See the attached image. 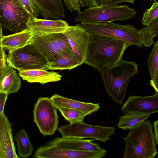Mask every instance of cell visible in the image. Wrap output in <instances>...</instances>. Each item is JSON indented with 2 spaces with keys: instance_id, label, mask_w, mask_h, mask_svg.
<instances>
[{
  "instance_id": "obj_12",
  "label": "cell",
  "mask_w": 158,
  "mask_h": 158,
  "mask_svg": "<svg viewBox=\"0 0 158 158\" xmlns=\"http://www.w3.org/2000/svg\"><path fill=\"white\" fill-rule=\"evenodd\" d=\"M63 33L81 65L86 59L90 35L80 24L69 25Z\"/></svg>"
},
{
  "instance_id": "obj_11",
  "label": "cell",
  "mask_w": 158,
  "mask_h": 158,
  "mask_svg": "<svg viewBox=\"0 0 158 158\" xmlns=\"http://www.w3.org/2000/svg\"><path fill=\"white\" fill-rule=\"evenodd\" d=\"M106 150L94 151H79L64 147L45 144L38 148L34 158H101L106 153Z\"/></svg>"
},
{
  "instance_id": "obj_33",
  "label": "cell",
  "mask_w": 158,
  "mask_h": 158,
  "mask_svg": "<svg viewBox=\"0 0 158 158\" xmlns=\"http://www.w3.org/2000/svg\"><path fill=\"white\" fill-rule=\"evenodd\" d=\"M8 95L6 93L0 91V114L4 112L5 103Z\"/></svg>"
},
{
  "instance_id": "obj_16",
  "label": "cell",
  "mask_w": 158,
  "mask_h": 158,
  "mask_svg": "<svg viewBox=\"0 0 158 158\" xmlns=\"http://www.w3.org/2000/svg\"><path fill=\"white\" fill-rule=\"evenodd\" d=\"M94 139H85L75 137H57L46 144L79 151H94L101 150L99 145L92 142Z\"/></svg>"
},
{
  "instance_id": "obj_26",
  "label": "cell",
  "mask_w": 158,
  "mask_h": 158,
  "mask_svg": "<svg viewBox=\"0 0 158 158\" xmlns=\"http://www.w3.org/2000/svg\"><path fill=\"white\" fill-rule=\"evenodd\" d=\"M15 139L19 156L23 158L30 156L32 154L33 147L26 131L23 129L18 131L15 135Z\"/></svg>"
},
{
  "instance_id": "obj_34",
  "label": "cell",
  "mask_w": 158,
  "mask_h": 158,
  "mask_svg": "<svg viewBox=\"0 0 158 158\" xmlns=\"http://www.w3.org/2000/svg\"><path fill=\"white\" fill-rule=\"evenodd\" d=\"M153 126L154 128V136L155 139V144L156 146L158 144V120L154 122Z\"/></svg>"
},
{
  "instance_id": "obj_3",
  "label": "cell",
  "mask_w": 158,
  "mask_h": 158,
  "mask_svg": "<svg viewBox=\"0 0 158 158\" xmlns=\"http://www.w3.org/2000/svg\"><path fill=\"white\" fill-rule=\"evenodd\" d=\"M123 138L126 144L123 158H154L158 153L149 120L130 129Z\"/></svg>"
},
{
  "instance_id": "obj_36",
  "label": "cell",
  "mask_w": 158,
  "mask_h": 158,
  "mask_svg": "<svg viewBox=\"0 0 158 158\" xmlns=\"http://www.w3.org/2000/svg\"><path fill=\"white\" fill-rule=\"evenodd\" d=\"M105 0H91L92 6L98 7L103 5Z\"/></svg>"
},
{
  "instance_id": "obj_9",
  "label": "cell",
  "mask_w": 158,
  "mask_h": 158,
  "mask_svg": "<svg viewBox=\"0 0 158 158\" xmlns=\"http://www.w3.org/2000/svg\"><path fill=\"white\" fill-rule=\"evenodd\" d=\"M57 130L62 137L81 138H92L106 142L114 133V127L95 126L81 122H77L58 127Z\"/></svg>"
},
{
  "instance_id": "obj_13",
  "label": "cell",
  "mask_w": 158,
  "mask_h": 158,
  "mask_svg": "<svg viewBox=\"0 0 158 158\" xmlns=\"http://www.w3.org/2000/svg\"><path fill=\"white\" fill-rule=\"evenodd\" d=\"M124 114L141 113L151 114L158 112V92L150 96L130 95L121 108Z\"/></svg>"
},
{
  "instance_id": "obj_17",
  "label": "cell",
  "mask_w": 158,
  "mask_h": 158,
  "mask_svg": "<svg viewBox=\"0 0 158 158\" xmlns=\"http://www.w3.org/2000/svg\"><path fill=\"white\" fill-rule=\"evenodd\" d=\"M50 98L57 108L64 107L74 109L81 112L85 116L97 111L100 107L98 103L81 102L56 94L53 95Z\"/></svg>"
},
{
  "instance_id": "obj_28",
  "label": "cell",
  "mask_w": 158,
  "mask_h": 158,
  "mask_svg": "<svg viewBox=\"0 0 158 158\" xmlns=\"http://www.w3.org/2000/svg\"><path fill=\"white\" fill-rule=\"evenodd\" d=\"M158 17V2L155 1L152 6L147 9L143 14L141 21L142 24L147 25L154 19Z\"/></svg>"
},
{
  "instance_id": "obj_30",
  "label": "cell",
  "mask_w": 158,
  "mask_h": 158,
  "mask_svg": "<svg viewBox=\"0 0 158 158\" xmlns=\"http://www.w3.org/2000/svg\"><path fill=\"white\" fill-rule=\"evenodd\" d=\"M67 10L70 12L76 11L78 13L81 12V6L78 0H63Z\"/></svg>"
},
{
  "instance_id": "obj_1",
  "label": "cell",
  "mask_w": 158,
  "mask_h": 158,
  "mask_svg": "<svg viewBox=\"0 0 158 158\" xmlns=\"http://www.w3.org/2000/svg\"><path fill=\"white\" fill-rule=\"evenodd\" d=\"M130 46L114 38L90 35L84 64L98 71L112 66L122 59L125 51Z\"/></svg>"
},
{
  "instance_id": "obj_32",
  "label": "cell",
  "mask_w": 158,
  "mask_h": 158,
  "mask_svg": "<svg viewBox=\"0 0 158 158\" xmlns=\"http://www.w3.org/2000/svg\"><path fill=\"white\" fill-rule=\"evenodd\" d=\"M135 0H105L103 5L105 6H116L120 3L128 2L133 4Z\"/></svg>"
},
{
  "instance_id": "obj_37",
  "label": "cell",
  "mask_w": 158,
  "mask_h": 158,
  "mask_svg": "<svg viewBox=\"0 0 158 158\" xmlns=\"http://www.w3.org/2000/svg\"><path fill=\"white\" fill-rule=\"evenodd\" d=\"M2 30L1 25L0 23V49L2 48L1 44V41L3 36L2 35Z\"/></svg>"
},
{
  "instance_id": "obj_38",
  "label": "cell",
  "mask_w": 158,
  "mask_h": 158,
  "mask_svg": "<svg viewBox=\"0 0 158 158\" xmlns=\"http://www.w3.org/2000/svg\"><path fill=\"white\" fill-rule=\"evenodd\" d=\"M152 0L156 1V0H150L151 1H152Z\"/></svg>"
},
{
  "instance_id": "obj_8",
  "label": "cell",
  "mask_w": 158,
  "mask_h": 158,
  "mask_svg": "<svg viewBox=\"0 0 158 158\" xmlns=\"http://www.w3.org/2000/svg\"><path fill=\"white\" fill-rule=\"evenodd\" d=\"M30 16L15 0H0V23L2 30L17 33L27 28Z\"/></svg>"
},
{
  "instance_id": "obj_27",
  "label": "cell",
  "mask_w": 158,
  "mask_h": 158,
  "mask_svg": "<svg viewBox=\"0 0 158 158\" xmlns=\"http://www.w3.org/2000/svg\"><path fill=\"white\" fill-rule=\"evenodd\" d=\"M64 119L70 124L82 122L85 116L78 110L67 108H57Z\"/></svg>"
},
{
  "instance_id": "obj_31",
  "label": "cell",
  "mask_w": 158,
  "mask_h": 158,
  "mask_svg": "<svg viewBox=\"0 0 158 158\" xmlns=\"http://www.w3.org/2000/svg\"><path fill=\"white\" fill-rule=\"evenodd\" d=\"M6 55L2 48L0 49V74L7 66L6 64Z\"/></svg>"
},
{
  "instance_id": "obj_5",
  "label": "cell",
  "mask_w": 158,
  "mask_h": 158,
  "mask_svg": "<svg viewBox=\"0 0 158 158\" xmlns=\"http://www.w3.org/2000/svg\"><path fill=\"white\" fill-rule=\"evenodd\" d=\"M135 10L127 6H91L78 13L75 22L104 23L115 21H125L134 18Z\"/></svg>"
},
{
  "instance_id": "obj_18",
  "label": "cell",
  "mask_w": 158,
  "mask_h": 158,
  "mask_svg": "<svg viewBox=\"0 0 158 158\" xmlns=\"http://www.w3.org/2000/svg\"><path fill=\"white\" fill-rule=\"evenodd\" d=\"M38 9L39 14L48 19L64 18V8L61 0H31Z\"/></svg>"
},
{
  "instance_id": "obj_22",
  "label": "cell",
  "mask_w": 158,
  "mask_h": 158,
  "mask_svg": "<svg viewBox=\"0 0 158 158\" xmlns=\"http://www.w3.org/2000/svg\"><path fill=\"white\" fill-rule=\"evenodd\" d=\"M79 65L72 51H64L58 55L54 61L48 62L46 70H71Z\"/></svg>"
},
{
  "instance_id": "obj_29",
  "label": "cell",
  "mask_w": 158,
  "mask_h": 158,
  "mask_svg": "<svg viewBox=\"0 0 158 158\" xmlns=\"http://www.w3.org/2000/svg\"><path fill=\"white\" fill-rule=\"evenodd\" d=\"M18 4L30 16L37 18L39 12L36 6L31 0H15Z\"/></svg>"
},
{
  "instance_id": "obj_15",
  "label": "cell",
  "mask_w": 158,
  "mask_h": 158,
  "mask_svg": "<svg viewBox=\"0 0 158 158\" xmlns=\"http://www.w3.org/2000/svg\"><path fill=\"white\" fill-rule=\"evenodd\" d=\"M11 125L4 112L0 114V158H19L14 145Z\"/></svg>"
},
{
  "instance_id": "obj_25",
  "label": "cell",
  "mask_w": 158,
  "mask_h": 158,
  "mask_svg": "<svg viewBox=\"0 0 158 158\" xmlns=\"http://www.w3.org/2000/svg\"><path fill=\"white\" fill-rule=\"evenodd\" d=\"M138 33L142 45L146 47L151 46L154 42L155 37L158 36V17L141 30H139Z\"/></svg>"
},
{
  "instance_id": "obj_23",
  "label": "cell",
  "mask_w": 158,
  "mask_h": 158,
  "mask_svg": "<svg viewBox=\"0 0 158 158\" xmlns=\"http://www.w3.org/2000/svg\"><path fill=\"white\" fill-rule=\"evenodd\" d=\"M150 115V114L138 112L126 114L120 117L118 127L123 130L130 129L143 123Z\"/></svg>"
},
{
  "instance_id": "obj_35",
  "label": "cell",
  "mask_w": 158,
  "mask_h": 158,
  "mask_svg": "<svg viewBox=\"0 0 158 158\" xmlns=\"http://www.w3.org/2000/svg\"><path fill=\"white\" fill-rule=\"evenodd\" d=\"M81 6L84 7L92 6L91 0H78Z\"/></svg>"
},
{
  "instance_id": "obj_24",
  "label": "cell",
  "mask_w": 158,
  "mask_h": 158,
  "mask_svg": "<svg viewBox=\"0 0 158 158\" xmlns=\"http://www.w3.org/2000/svg\"><path fill=\"white\" fill-rule=\"evenodd\" d=\"M153 47L148 58V66L151 79L150 84L158 92V41L154 43Z\"/></svg>"
},
{
  "instance_id": "obj_4",
  "label": "cell",
  "mask_w": 158,
  "mask_h": 158,
  "mask_svg": "<svg viewBox=\"0 0 158 158\" xmlns=\"http://www.w3.org/2000/svg\"><path fill=\"white\" fill-rule=\"evenodd\" d=\"M81 25L91 35H101L114 38L131 45L142 46L139 37L138 29L131 25H122L112 22L96 23L82 22Z\"/></svg>"
},
{
  "instance_id": "obj_2",
  "label": "cell",
  "mask_w": 158,
  "mask_h": 158,
  "mask_svg": "<svg viewBox=\"0 0 158 158\" xmlns=\"http://www.w3.org/2000/svg\"><path fill=\"white\" fill-rule=\"evenodd\" d=\"M138 65L134 61L122 59L114 65L98 71L108 94L117 104H121L131 77L138 73Z\"/></svg>"
},
{
  "instance_id": "obj_14",
  "label": "cell",
  "mask_w": 158,
  "mask_h": 158,
  "mask_svg": "<svg viewBox=\"0 0 158 158\" xmlns=\"http://www.w3.org/2000/svg\"><path fill=\"white\" fill-rule=\"evenodd\" d=\"M27 29L34 37H39L57 33H63L69 25L62 19L49 20L38 19L29 16Z\"/></svg>"
},
{
  "instance_id": "obj_21",
  "label": "cell",
  "mask_w": 158,
  "mask_h": 158,
  "mask_svg": "<svg viewBox=\"0 0 158 158\" xmlns=\"http://www.w3.org/2000/svg\"><path fill=\"white\" fill-rule=\"evenodd\" d=\"M33 36L32 32L26 29L20 32L3 36L1 41L3 49L10 51L26 45Z\"/></svg>"
},
{
  "instance_id": "obj_20",
  "label": "cell",
  "mask_w": 158,
  "mask_h": 158,
  "mask_svg": "<svg viewBox=\"0 0 158 158\" xmlns=\"http://www.w3.org/2000/svg\"><path fill=\"white\" fill-rule=\"evenodd\" d=\"M21 85L20 79L11 66H7L0 74V91L7 95L17 93Z\"/></svg>"
},
{
  "instance_id": "obj_10",
  "label": "cell",
  "mask_w": 158,
  "mask_h": 158,
  "mask_svg": "<svg viewBox=\"0 0 158 158\" xmlns=\"http://www.w3.org/2000/svg\"><path fill=\"white\" fill-rule=\"evenodd\" d=\"M28 43L35 46L48 62L54 61L58 55L62 51H73L66 36L62 33L33 36Z\"/></svg>"
},
{
  "instance_id": "obj_19",
  "label": "cell",
  "mask_w": 158,
  "mask_h": 158,
  "mask_svg": "<svg viewBox=\"0 0 158 158\" xmlns=\"http://www.w3.org/2000/svg\"><path fill=\"white\" fill-rule=\"evenodd\" d=\"M19 75L24 80L32 83L42 84L60 81L62 76L58 73L41 69L19 71Z\"/></svg>"
},
{
  "instance_id": "obj_7",
  "label": "cell",
  "mask_w": 158,
  "mask_h": 158,
  "mask_svg": "<svg viewBox=\"0 0 158 158\" xmlns=\"http://www.w3.org/2000/svg\"><path fill=\"white\" fill-rule=\"evenodd\" d=\"M57 108L50 98L40 97L35 104L34 122L44 136L53 135L58 128Z\"/></svg>"
},
{
  "instance_id": "obj_6",
  "label": "cell",
  "mask_w": 158,
  "mask_h": 158,
  "mask_svg": "<svg viewBox=\"0 0 158 158\" xmlns=\"http://www.w3.org/2000/svg\"><path fill=\"white\" fill-rule=\"evenodd\" d=\"M6 62L9 66L19 71L34 69L47 70L48 64L38 50L29 43L21 48L9 51Z\"/></svg>"
}]
</instances>
